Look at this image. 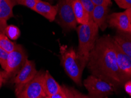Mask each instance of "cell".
<instances>
[{
    "instance_id": "obj_33",
    "label": "cell",
    "mask_w": 131,
    "mask_h": 98,
    "mask_svg": "<svg viewBox=\"0 0 131 98\" xmlns=\"http://www.w3.org/2000/svg\"><path fill=\"white\" fill-rule=\"evenodd\" d=\"M1 0H0V2H1Z\"/></svg>"
},
{
    "instance_id": "obj_6",
    "label": "cell",
    "mask_w": 131,
    "mask_h": 98,
    "mask_svg": "<svg viewBox=\"0 0 131 98\" xmlns=\"http://www.w3.org/2000/svg\"><path fill=\"white\" fill-rule=\"evenodd\" d=\"M84 85L92 98H104L115 92V87L112 84L92 75L84 80Z\"/></svg>"
},
{
    "instance_id": "obj_11",
    "label": "cell",
    "mask_w": 131,
    "mask_h": 98,
    "mask_svg": "<svg viewBox=\"0 0 131 98\" xmlns=\"http://www.w3.org/2000/svg\"><path fill=\"white\" fill-rule=\"evenodd\" d=\"M16 5L15 0H1L0 2V33L5 34L7 21L14 17L13 8Z\"/></svg>"
},
{
    "instance_id": "obj_25",
    "label": "cell",
    "mask_w": 131,
    "mask_h": 98,
    "mask_svg": "<svg viewBox=\"0 0 131 98\" xmlns=\"http://www.w3.org/2000/svg\"><path fill=\"white\" fill-rule=\"evenodd\" d=\"M63 88L66 92L67 98H76L74 95V93H73L72 88H67L65 86H63Z\"/></svg>"
},
{
    "instance_id": "obj_27",
    "label": "cell",
    "mask_w": 131,
    "mask_h": 98,
    "mask_svg": "<svg viewBox=\"0 0 131 98\" xmlns=\"http://www.w3.org/2000/svg\"><path fill=\"white\" fill-rule=\"evenodd\" d=\"M72 89L73 93H74V95L76 98H92L90 96H88L87 95H83V94L80 93V92L78 91L77 90L73 89V88H72Z\"/></svg>"
},
{
    "instance_id": "obj_16",
    "label": "cell",
    "mask_w": 131,
    "mask_h": 98,
    "mask_svg": "<svg viewBox=\"0 0 131 98\" xmlns=\"http://www.w3.org/2000/svg\"><path fill=\"white\" fill-rule=\"evenodd\" d=\"M61 86L56 80L49 71L45 72L44 77V89L47 96L55 95L60 91Z\"/></svg>"
},
{
    "instance_id": "obj_26",
    "label": "cell",
    "mask_w": 131,
    "mask_h": 98,
    "mask_svg": "<svg viewBox=\"0 0 131 98\" xmlns=\"http://www.w3.org/2000/svg\"><path fill=\"white\" fill-rule=\"evenodd\" d=\"M124 89L125 92L131 96V80H128L124 83Z\"/></svg>"
},
{
    "instance_id": "obj_10",
    "label": "cell",
    "mask_w": 131,
    "mask_h": 98,
    "mask_svg": "<svg viewBox=\"0 0 131 98\" xmlns=\"http://www.w3.org/2000/svg\"><path fill=\"white\" fill-rule=\"evenodd\" d=\"M107 22L111 27L117 29L119 31L129 32L131 26L129 17L126 12H114L107 16Z\"/></svg>"
},
{
    "instance_id": "obj_5",
    "label": "cell",
    "mask_w": 131,
    "mask_h": 98,
    "mask_svg": "<svg viewBox=\"0 0 131 98\" xmlns=\"http://www.w3.org/2000/svg\"><path fill=\"white\" fill-rule=\"evenodd\" d=\"M28 56L22 45L17 44L14 51L9 53L7 66L5 70V82L9 79H13L24 66Z\"/></svg>"
},
{
    "instance_id": "obj_31",
    "label": "cell",
    "mask_w": 131,
    "mask_h": 98,
    "mask_svg": "<svg viewBox=\"0 0 131 98\" xmlns=\"http://www.w3.org/2000/svg\"><path fill=\"white\" fill-rule=\"evenodd\" d=\"M36 98H46V97H36Z\"/></svg>"
},
{
    "instance_id": "obj_19",
    "label": "cell",
    "mask_w": 131,
    "mask_h": 98,
    "mask_svg": "<svg viewBox=\"0 0 131 98\" xmlns=\"http://www.w3.org/2000/svg\"><path fill=\"white\" fill-rule=\"evenodd\" d=\"M81 3L83 5L84 8L86 9V10L87 11L89 15L90 20H92V14L93 12V10L95 8V5H94L93 2L92 1V0H80Z\"/></svg>"
},
{
    "instance_id": "obj_12",
    "label": "cell",
    "mask_w": 131,
    "mask_h": 98,
    "mask_svg": "<svg viewBox=\"0 0 131 98\" xmlns=\"http://www.w3.org/2000/svg\"><path fill=\"white\" fill-rule=\"evenodd\" d=\"M32 10L41 15L50 22H53L58 13V7L57 5H53L46 1L38 0Z\"/></svg>"
},
{
    "instance_id": "obj_4",
    "label": "cell",
    "mask_w": 131,
    "mask_h": 98,
    "mask_svg": "<svg viewBox=\"0 0 131 98\" xmlns=\"http://www.w3.org/2000/svg\"><path fill=\"white\" fill-rule=\"evenodd\" d=\"M45 72L38 71L32 80L23 85L15 86V93L17 98H36L47 97L44 89V77Z\"/></svg>"
},
{
    "instance_id": "obj_7",
    "label": "cell",
    "mask_w": 131,
    "mask_h": 98,
    "mask_svg": "<svg viewBox=\"0 0 131 98\" xmlns=\"http://www.w3.org/2000/svg\"><path fill=\"white\" fill-rule=\"evenodd\" d=\"M57 7L60 22L62 27L66 30L76 28L78 22L70 0H60Z\"/></svg>"
},
{
    "instance_id": "obj_14",
    "label": "cell",
    "mask_w": 131,
    "mask_h": 98,
    "mask_svg": "<svg viewBox=\"0 0 131 98\" xmlns=\"http://www.w3.org/2000/svg\"><path fill=\"white\" fill-rule=\"evenodd\" d=\"M108 7L103 5H95L92 14V20L102 30L106 27Z\"/></svg>"
},
{
    "instance_id": "obj_23",
    "label": "cell",
    "mask_w": 131,
    "mask_h": 98,
    "mask_svg": "<svg viewBox=\"0 0 131 98\" xmlns=\"http://www.w3.org/2000/svg\"><path fill=\"white\" fill-rule=\"evenodd\" d=\"M95 5H103L109 7L111 5V0H92Z\"/></svg>"
},
{
    "instance_id": "obj_1",
    "label": "cell",
    "mask_w": 131,
    "mask_h": 98,
    "mask_svg": "<svg viewBox=\"0 0 131 98\" xmlns=\"http://www.w3.org/2000/svg\"><path fill=\"white\" fill-rule=\"evenodd\" d=\"M87 66L92 75L112 84L115 88L123 85L117 66L115 42L109 35L96 40Z\"/></svg>"
},
{
    "instance_id": "obj_24",
    "label": "cell",
    "mask_w": 131,
    "mask_h": 98,
    "mask_svg": "<svg viewBox=\"0 0 131 98\" xmlns=\"http://www.w3.org/2000/svg\"><path fill=\"white\" fill-rule=\"evenodd\" d=\"M46 98H67V97L63 86H61V89L58 93L55 94V95L50 96L46 97Z\"/></svg>"
},
{
    "instance_id": "obj_2",
    "label": "cell",
    "mask_w": 131,
    "mask_h": 98,
    "mask_svg": "<svg viewBox=\"0 0 131 98\" xmlns=\"http://www.w3.org/2000/svg\"><path fill=\"white\" fill-rule=\"evenodd\" d=\"M77 32L79 38L77 53L83 65L86 67L90 53L97 40L99 26L93 20H90L87 24H80L77 28Z\"/></svg>"
},
{
    "instance_id": "obj_9",
    "label": "cell",
    "mask_w": 131,
    "mask_h": 98,
    "mask_svg": "<svg viewBox=\"0 0 131 98\" xmlns=\"http://www.w3.org/2000/svg\"><path fill=\"white\" fill-rule=\"evenodd\" d=\"M37 72L34 61L27 59L23 68L12 79L13 82L15 86L23 85L32 80Z\"/></svg>"
},
{
    "instance_id": "obj_20",
    "label": "cell",
    "mask_w": 131,
    "mask_h": 98,
    "mask_svg": "<svg viewBox=\"0 0 131 98\" xmlns=\"http://www.w3.org/2000/svg\"><path fill=\"white\" fill-rule=\"evenodd\" d=\"M8 54V52L0 47V65L4 70H5L6 68Z\"/></svg>"
},
{
    "instance_id": "obj_13",
    "label": "cell",
    "mask_w": 131,
    "mask_h": 98,
    "mask_svg": "<svg viewBox=\"0 0 131 98\" xmlns=\"http://www.w3.org/2000/svg\"><path fill=\"white\" fill-rule=\"evenodd\" d=\"M113 39L123 52L131 58V34L118 31Z\"/></svg>"
},
{
    "instance_id": "obj_30",
    "label": "cell",
    "mask_w": 131,
    "mask_h": 98,
    "mask_svg": "<svg viewBox=\"0 0 131 98\" xmlns=\"http://www.w3.org/2000/svg\"><path fill=\"white\" fill-rule=\"evenodd\" d=\"M129 33H130V34H131V26H130V28L129 31Z\"/></svg>"
},
{
    "instance_id": "obj_21",
    "label": "cell",
    "mask_w": 131,
    "mask_h": 98,
    "mask_svg": "<svg viewBox=\"0 0 131 98\" xmlns=\"http://www.w3.org/2000/svg\"><path fill=\"white\" fill-rule=\"evenodd\" d=\"M37 1L38 0H15L16 4L24 5L32 10L36 6Z\"/></svg>"
},
{
    "instance_id": "obj_8",
    "label": "cell",
    "mask_w": 131,
    "mask_h": 98,
    "mask_svg": "<svg viewBox=\"0 0 131 98\" xmlns=\"http://www.w3.org/2000/svg\"><path fill=\"white\" fill-rule=\"evenodd\" d=\"M115 44L117 66L121 80L123 85H124L125 82L131 80V58L123 52L115 42Z\"/></svg>"
},
{
    "instance_id": "obj_18",
    "label": "cell",
    "mask_w": 131,
    "mask_h": 98,
    "mask_svg": "<svg viewBox=\"0 0 131 98\" xmlns=\"http://www.w3.org/2000/svg\"><path fill=\"white\" fill-rule=\"evenodd\" d=\"M5 35L9 39L16 40L20 35V31L17 26L13 25H8L5 30Z\"/></svg>"
},
{
    "instance_id": "obj_17",
    "label": "cell",
    "mask_w": 131,
    "mask_h": 98,
    "mask_svg": "<svg viewBox=\"0 0 131 98\" xmlns=\"http://www.w3.org/2000/svg\"><path fill=\"white\" fill-rule=\"evenodd\" d=\"M16 45L17 44L11 41L5 34L0 33V47L1 48L10 53L15 49Z\"/></svg>"
},
{
    "instance_id": "obj_29",
    "label": "cell",
    "mask_w": 131,
    "mask_h": 98,
    "mask_svg": "<svg viewBox=\"0 0 131 98\" xmlns=\"http://www.w3.org/2000/svg\"><path fill=\"white\" fill-rule=\"evenodd\" d=\"M125 12H126V14L128 15V16H129V18H130V22H131V8H128V9H126Z\"/></svg>"
},
{
    "instance_id": "obj_15",
    "label": "cell",
    "mask_w": 131,
    "mask_h": 98,
    "mask_svg": "<svg viewBox=\"0 0 131 98\" xmlns=\"http://www.w3.org/2000/svg\"><path fill=\"white\" fill-rule=\"evenodd\" d=\"M77 22L85 24L90 20L89 15L80 0H70Z\"/></svg>"
},
{
    "instance_id": "obj_28",
    "label": "cell",
    "mask_w": 131,
    "mask_h": 98,
    "mask_svg": "<svg viewBox=\"0 0 131 98\" xmlns=\"http://www.w3.org/2000/svg\"><path fill=\"white\" fill-rule=\"evenodd\" d=\"M5 82V71H0V88L3 83Z\"/></svg>"
},
{
    "instance_id": "obj_32",
    "label": "cell",
    "mask_w": 131,
    "mask_h": 98,
    "mask_svg": "<svg viewBox=\"0 0 131 98\" xmlns=\"http://www.w3.org/2000/svg\"><path fill=\"white\" fill-rule=\"evenodd\" d=\"M104 98H108L107 97H104Z\"/></svg>"
},
{
    "instance_id": "obj_3",
    "label": "cell",
    "mask_w": 131,
    "mask_h": 98,
    "mask_svg": "<svg viewBox=\"0 0 131 98\" xmlns=\"http://www.w3.org/2000/svg\"><path fill=\"white\" fill-rule=\"evenodd\" d=\"M61 62L66 74L79 85H82V73L85 66L81 62L77 52L73 48L60 45Z\"/></svg>"
},
{
    "instance_id": "obj_22",
    "label": "cell",
    "mask_w": 131,
    "mask_h": 98,
    "mask_svg": "<svg viewBox=\"0 0 131 98\" xmlns=\"http://www.w3.org/2000/svg\"><path fill=\"white\" fill-rule=\"evenodd\" d=\"M114 1L121 8L127 9L131 8V0H114Z\"/></svg>"
}]
</instances>
